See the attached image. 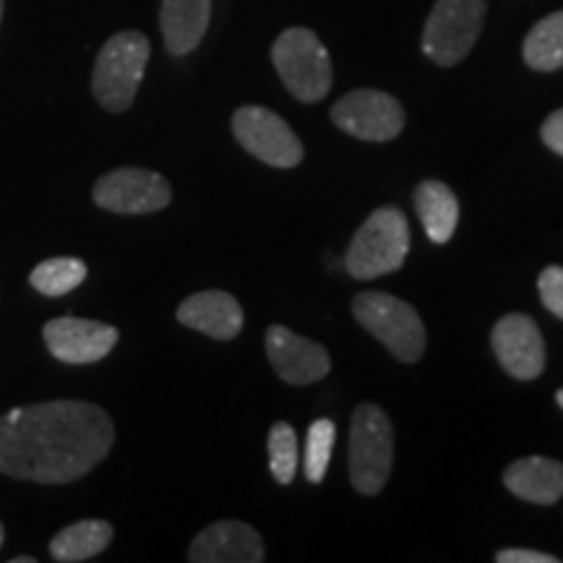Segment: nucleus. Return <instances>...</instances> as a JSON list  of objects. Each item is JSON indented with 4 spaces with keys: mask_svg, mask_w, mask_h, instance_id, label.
I'll list each match as a JSON object with an SVG mask.
<instances>
[{
    "mask_svg": "<svg viewBox=\"0 0 563 563\" xmlns=\"http://www.w3.org/2000/svg\"><path fill=\"white\" fill-rule=\"evenodd\" d=\"M415 211L433 243L452 241L460 222V201L452 188L441 180H426L415 188Z\"/></svg>",
    "mask_w": 563,
    "mask_h": 563,
    "instance_id": "nucleus-18",
    "label": "nucleus"
},
{
    "mask_svg": "<svg viewBox=\"0 0 563 563\" xmlns=\"http://www.w3.org/2000/svg\"><path fill=\"white\" fill-rule=\"evenodd\" d=\"M498 563H559V559L551 553L540 551H525V548H509V551L496 553Z\"/></svg>",
    "mask_w": 563,
    "mask_h": 563,
    "instance_id": "nucleus-26",
    "label": "nucleus"
},
{
    "mask_svg": "<svg viewBox=\"0 0 563 563\" xmlns=\"http://www.w3.org/2000/svg\"><path fill=\"white\" fill-rule=\"evenodd\" d=\"M47 350L55 361L68 365H89L108 357L118 344V329L110 323L74 319V316H60L45 323L42 329Z\"/></svg>",
    "mask_w": 563,
    "mask_h": 563,
    "instance_id": "nucleus-11",
    "label": "nucleus"
},
{
    "mask_svg": "<svg viewBox=\"0 0 563 563\" xmlns=\"http://www.w3.org/2000/svg\"><path fill=\"white\" fill-rule=\"evenodd\" d=\"M232 133L241 146L272 167H295L302 162V144L277 112L245 104L232 115Z\"/></svg>",
    "mask_w": 563,
    "mask_h": 563,
    "instance_id": "nucleus-8",
    "label": "nucleus"
},
{
    "mask_svg": "<svg viewBox=\"0 0 563 563\" xmlns=\"http://www.w3.org/2000/svg\"><path fill=\"white\" fill-rule=\"evenodd\" d=\"M485 0H439L422 32V53L439 66H456L483 32Z\"/></svg>",
    "mask_w": 563,
    "mask_h": 563,
    "instance_id": "nucleus-7",
    "label": "nucleus"
},
{
    "mask_svg": "<svg viewBox=\"0 0 563 563\" xmlns=\"http://www.w3.org/2000/svg\"><path fill=\"white\" fill-rule=\"evenodd\" d=\"M352 313L397 361L415 363L426 352V327L410 302L386 292H361L352 300Z\"/></svg>",
    "mask_w": 563,
    "mask_h": 563,
    "instance_id": "nucleus-6",
    "label": "nucleus"
},
{
    "mask_svg": "<svg viewBox=\"0 0 563 563\" xmlns=\"http://www.w3.org/2000/svg\"><path fill=\"white\" fill-rule=\"evenodd\" d=\"M504 485L522 501L551 506L563 496V464L548 456H527L506 467Z\"/></svg>",
    "mask_w": 563,
    "mask_h": 563,
    "instance_id": "nucleus-16",
    "label": "nucleus"
},
{
    "mask_svg": "<svg viewBox=\"0 0 563 563\" xmlns=\"http://www.w3.org/2000/svg\"><path fill=\"white\" fill-rule=\"evenodd\" d=\"M150 63V40L141 32H118L97 55L91 91L110 112L129 110Z\"/></svg>",
    "mask_w": 563,
    "mask_h": 563,
    "instance_id": "nucleus-3",
    "label": "nucleus"
},
{
    "mask_svg": "<svg viewBox=\"0 0 563 563\" xmlns=\"http://www.w3.org/2000/svg\"><path fill=\"white\" fill-rule=\"evenodd\" d=\"M269 467L279 485H290L298 473V435L287 422H274L269 431Z\"/></svg>",
    "mask_w": 563,
    "mask_h": 563,
    "instance_id": "nucleus-22",
    "label": "nucleus"
},
{
    "mask_svg": "<svg viewBox=\"0 0 563 563\" xmlns=\"http://www.w3.org/2000/svg\"><path fill=\"white\" fill-rule=\"evenodd\" d=\"M272 60L282 84L300 102H319L332 89V60L311 30L292 26L272 47Z\"/></svg>",
    "mask_w": 563,
    "mask_h": 563,
    "instance_id": "nucleus-5",
    "label": "nucleus"
},
{
    "mask_svg": "<svg viewBox=\"0 0 563 563\" xmlns=\"http://www.w3.org/2000/svg\"><path fill=\"white\" fill-rule=\"evenodd\" d=\"M394 464L391 420L382 407L361 405L350 428V481L363 496L384 490Z\"/></svg>",
    "mask_w": 563,
    "mask_h": 563,
    "instance_id": "nucleus-4",
    "label": "nucleus"
},
{
    "mask_svg": "<svg viewBox=\"0 0 563 563\" xmlns=\"http://www.w3.org/2000/svg\"><path fill=\"white\" fill-rule=\"evenodd\" d=\"M538 290L548 311L559 316L563 321V269L561 266H548V269L540 274Z\"/></svg>",
    "mask_w": 563,
    "mask_h": 563,
    "instance_id": "nucleus-24",
    "label": "nucleus"
},
{
    "mask_svg": "<svg viewBox=\"0 0 563 563\" xmlns=\"http://www.w3.org/2000/svg\"><path fill=\"white\" fill-rule=\"evenodd\" d=\"M209 19L211 0H162L159 26L167 53H194L207 34Z\"/></svg>",
    "mask_w": 563,
    "mask_h": 563,
    "instance_id": "nucleus-17",
    "label": "nucleus"
},
{
    "mask_svg": "<svg viewBox=\"0 0 563 563\" xmlns=\"http://www.w3.org/2000/svg\"><path fill=\"white\" fill-rule=\"evenodd\" d=\"M0 21H3V0H0Z\"/></svg>",
    "mask_w": 563,
    "mask_h": 563,
    "instance_id": "nucleus-30",
    "label": "nucleus"
},
{
    "mask_svg": "<svg viewBox=\"0 0 563 563\" xmlns=\"http://www.w3.org/2000/svg\"><path fill=\"white\" fill-rule=\"evenodd\" d=\"M183 327L211 336V340H235L243 329V308L230 292L207 290L186 298L178 308Z\"/></svg>",
    "mask_w": 563,
    "mask_h": 563,
    "instance_id": "nucleus-15",
    "label": "nucleus"
},
{
    "mask_svg": "<svg viewBox=\"0 0 563 563\" xmlns=\"http://www.w3.org/2000/svg\"><path fill=\"white\" fill-rule=\"evenodd\" d=\"M91 196L97 207L112 214H152L173 201V188L159 173L144 167H121L102 175Z\"/></svg>",
    "mask_w": 563,
    "mask_h": 563,
    "instance_id": "nucleus-9",
    "label": "nucleus"
},
{
    "mask_svg": "<svg viewBox=\"0 0 563 563\" xmlns=\"http://www.w3.org/2000/svg\"><path fill=\"white\" fill-rule=\"evenodd\" d=\"M540 136H543L548 150H553L563 157V108L555 110L553 115H548L543 129H540Z\"/></svg>",
    "mask_w": 563,
    "mask_h": 563,
    "instance_id": "nucleus-25",
    "label": "nucleus"
},
{
    "mask_svg": "<svg viewBox=\"0 0 563 563\" xmlns=\"http://www.w3.org/2000/svg\"><path fill=\"white\" fill-rule=\"evenodd\" d=\"M194 563H262L264 540L251 525L224 519L196 534L188 551Z\"/></svg>",
    "mask_w": 563,
    "mask_h": 563,
    "instance_id": "nucleus-14",
    "label": "nucleus"
},
{
    "mask_svg": "<svg viewBox=\"0 0 563 563\" xmlns=\"http://www.w3.org/2000/svg\"><path fill=\"white\" fill-rule=\"evenodd\" d=\"M332 121L355 139L391 141L405 129V110L386 91L355 89L334 104Z\"/></svg>",
    "mask_w": 563,
    "mask_h": 563,
    "instance_id": "nucleus-10",
    "label": "nucleus"
},
{
    "mask_svg": "<svg viewBox=\"0 0 563 563\" xmlns=\"http://www.w3.org/2000/svg\"><path fill=\"white\" fill-rule=\"evenodd\" d=\"M84 279H87V264L70 256L47 258V262L34 266L30 274V285L47 298H60V295L76 290Z\"/></svg>",
    "mask_w": 563,
    "mask_h": 563,
    "instance_id": "nucleus-21",
    "label": "nucleus"
},
{
    "mask_svg": "<svg viewBox=\"0 0 563 563\" xmlns=\"http://www.w3.org/2000/svg\"><path fill=\"white\" fill-rule=\"evenodd\" d=\"M525 60L534 70L563 68V11L532 26L525 40Z\"/></svg>",
    "mask_w": 563,
    "mask_h": 563,
    "instance_id": "nucleus-20",
    "label": "nucleus"
},
{
    "mask_svg": "<svg viewBox=\"0 0 563 563\" xmlns=\"http://www.w3.org/2000/svg\"><path fill=\"white\" fill-rule=\"evenodd\" d=\"M110 415L79 399L13 407L0 415V473L42 485L74 483L110 454Z\"/></svg>",
    "mask_w": 563,
    "mask_h": 563,
    "instance_id": "nucleus-1",
    "label": "nucleus"
},
{
    "mask_svg": "<svg viewBox=\"0 0 563 563\" xmlns=\"http://www.w3.org/2000/svg\"><path fill=\"white\" fill-rule=\"evenodd\" d=\"M3 540H5V532H3V525H0V545H3Z\"/></svg>",
    "mask_w": 563,
    "mask_h": 563,
    "instance_id": "nucleus-29",
    "label": "nucleus"
},
{
    "mask_svg": "<svg viewBox=\"0 0 563 563\" xmlns=\"http://www.w3.org/2000/svg\"><path fill=\"white\" fill-rule=\"evenodd\" d=\"M410 251V228L397 207L376 209L352 238L344 266L350 277L376 279L397 272Z\"/></svg>",
    "mask_w": 563,
    "mask_h": 563,
    "instance_id": "nucleus-2",
    "label": "nucleus"
},
{
    "mask_svg": "<svg viewBox=\"0 0 563 563\" xmlns=\"http://www.w3.org/2000/svg\"><path fill=\"white\" fill-rule=\"evenodd\" d=\"M334 446V422L321 418L316 420L308 431L306 441V477L311 483H321L327 477L329 460H332Z\"/></svg>",
    "mask_w": 563,
    "mask_h": 563,
    "instance_id": "nucleus-23",
    "label": "nucleus"
},
{
    "mask_svg": "<svg viewBox=\"0 0 563 563\" xmlns=\"http://www.w3.org/2000/svg\"><path fill=\"white\" fill-rule=\"evenodd\" d=\"M11 563H34V559H30V555H16V559H11Z\"/></svg>",
    "mask_w": 563,
    "mask_h": 563,
    "instance_id": "nucleus-27",
    "label": "nucleus"
},
{
    "mask_svg": "<svg viewBox=\"0 0 563 563\" xmlns=\"http://www.w3.org/2000/svg\"><path fill=\"white\" fill-rule=\"evenodd\" d=\"M493 352L501 368L519 382H532L545 368V342L530 316L509 313L493 327Z\"/></svg>",
    "mask_w": 563,
    "mask_h": 563,
    "instance_id": "nucleus-12",
    "label": "nucleus"
},
{
    "mask_svg": "<svg viewBox=\"0 0 563 563\" xmlns=\"http://www.w3.org/2000/svg\"><path fill=\"white\" fill-rule=\"evenodd\" d=\"M555 402H559V407L563 410V389H561L559 394H555Z\"/></svg>",
    "mask_w": 563,
    "mask_h": 563,
    "instance_id": "nucleus-28",
    "label": "nucleus"
},
{
    "mask_svg": "<svg viewBox=\"0 0 563 563\" xmlns=\"http://www.w3.org/2000/svg\"><path fill=\"white\" fill-rule=\"evenodd\" d=\"M112 540V525L104 519H84L60 530L51 540V553L60 563H79L100 555Z\"/></svg>",
    "mask_w": 563,
    "mask_h": 563,
    "instance_id": "nucleus-19",
    "label": "nucleus"
},
{
    "mask_svg": "<svg viewBox=\"0 0 563 563\" xmlns=\"http://www.w3.org/2000/svg\"><path fill=\"white\" fill-rule=\"evenodd\" d=\"M266 355L282 382L306 386L316 384L332 368L329 352L319 342L290 332L285 327H269L266 332Z\"/></svg>",
    "mask_w": 563,
    "mask_h": 563,
    "instance_id": "nucleus-13",
    "label": "nucleus"
}]
</instances>
